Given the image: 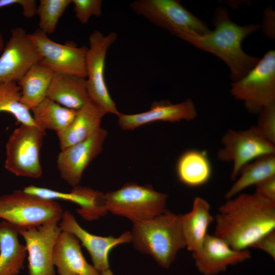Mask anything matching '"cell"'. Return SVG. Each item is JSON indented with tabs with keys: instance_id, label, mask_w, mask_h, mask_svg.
<instances>
[{
	"instance_id": "1",
	"label": "cell",
	"mask_w": 275,
	"mask_h": 275,
	"mask_svg": "<svg viewBox=\"0 0 275 275\" xmlns=\"http://www.w3.org/2000/svg\"><path fill=\"white\" fill-rule=\"evenodd\" d=\"M218 208L214 235L238 251L248 250L260 238L275 230V203L255 193L242 194Z\"/></svg>"
},
{
	"instance_id": "2",
	"label": "cell",
	"mask_w": 275,
	"mask_h": 275,
	"mask_svg": "<svg viewBox=\"0 0 275 275\" xmlns=\"http://www.w3.org/2000/svg\"><path fill=\"white\" fill-rule=\"evenodd\" d=\"M214 29L204 36L183 35L179 38L202 50L216 56L227 64L233 81L245 76L258 63L259 58L246 54L242 49L243 40L260 26L237 24L230 19L227 9L218 7L212 20Z\"/></svg>"
},
{
	"instance_id": "3",
	"label": "cell",
	"mask_w": 275,
	"mask_h": 275,
	"mask_svg": "<svg viewBox=\"0 0 275 275\" xmlns=\"http://www.w3.org/2000/svg\"><path fill=\"white\" fill-rule=\"evenodd\" d=\"M132 223L131 242L134 248L150 255L164 268H169L178 252L186 248L181 215L167 209L153 218Z\"/></svg>"
},
{
	"instance_id": "4",
	"label": "cell",
	"mask_w": 275,
	"mask_h": 275,
	"mask_svg": "<svg viewBox=\"0 0 275 275\" xmlns=\"http://www.w3.org/2000/svg\"><path fill=\"white\" fill-rule=\"evenodd\" d=\"M167 197L151 185L134 182L125 183L116 190L104 194L107 211L132 223L151 219L164 212Z\"/></svg>"
},
{
	"instance_id": "5",
	"label": "cell",
	"mask_w": 275,
	"mask_h": 275,
	"mask_svg": "<svg viewBox=\"0 0 275 275\" xmlns=\"http://www.w3.org/2000/svg\"><path fill=\"white\" fill-rule=\"evenodd\" d=\"M63 209L54 200H46L22 190L0 196V218L18 230L61 221Z\"/></svg>"
},
{
	"instance_id": "6",
	"label": "cell",
	"mask_w": 275,
	"mask_h": 275,
	"mask_svg": "<svg viewBox=\"0 0 275 275\" xmlns=\"http://www.w3.org/2000/svg\"><path fill=\"white\" fill-rule=\"evenodd\" d=\"M136 14L177 37L204 36L211 30L206 24L177 0H136L130 4Z\"/></svg>"
},
{
	"instance_id": "7",
	"label": "cell",
	"mask_w": 275,
	"mask_h": 275,
	"mask_svg": "<svg viewBox=\"0 0 275 275\" xmlns=\"http://www.w3.org/2000/svg\"><path fill=\"white\" fill-rule=\"evenodd\" d=\"M230 93L252 114L275 103V51H267L245 76L233 81Z\"/></svg>"
},
{
	"instance_id": "8",
	"label": "cell",
	"mask_w": 275,
	"mask_h": 275,
	"mask_svg": "<svg viewBox=\"0 0 275 275\" xmlns=\"http://www.w3.org/2000/svg\"><path fill=\"white\" fill-rule=\"evenodd\" d=\"M45 135V130L35 124H21L6 144L5 168L18 176L40 177V151Z\"/></svg>"
},
{
	"instance_id": "9",
	"label": "cell",
	"mask_w": 275,
	"mask_h": 275,
	"mask_svg": "<svg viewBox=\"0 0 275 275\" xmlns=\"http://www.w3.org/2000/svg\"><path fill=\"white\" fill-rule=\"evenodd\" d=\"M117 36L113 32L105 35L99 31L93 32L89 37V47L86 57V80L90 99L106 114L117 116L120 112L107 89L104 70L107 52Z\"/></svg>"
},
{
	"instance_id": "10",
	"label": "cell",
	"mask_w": 275,
	"mask_h": 275,
	"mask_svg": "<svg viewBox=\"0 0 275 275\" xmlns=\"http://www.w3.org/2000/svg\"><path fill=\"white\" fill-rule=\"evenodd\" d=\"M221 143L223 147L217 156L222 161L233 162L231 178L233 181L241 170L252 161L275 154V145L265 140L255 125L244 130H228Z\"/></svg>"
},
{
	"instance_id": "11",
	"label": "cell",
	"mask_w": 275,
	"mask_h": 275,
	"mask_svg": "<svg viewBox=\"0 0 275 275\" xmlns=\"http://www.w3.org/2000/svg\"><path fill=\"white\" fill-rule=\"evenodd\" d=\"M28 36L41 56L39 64L54 73L70 74L86 78L87 47H78L71 42L58 43L39 29L28 34Z\"/></svg>"
},
{
	"instance_id": "12",
	"label": "cell",
	"mask_w": 275,
	"mask_h": 275,
	"mask_svg": "<svg viewBox=\"0 0 275 275\" xmlns=\"http://www.w3.org/2000/svg\"><path fill=\"white\" fill-rule=\"evenodd\" d=\"M41 56L28 34L21 27L11 30V36L0 56V86L18 82Z\"/></svg>"
},
{
	"instance_id": "13",
	"label": "cell",
	"mask_w": 275,
	"mask_h": 275,
	"mask_svg": "<svg viewBox=\"0 0 275 275\" xmlns=\"http://www.w3.org/2000/svg\"><path fill=\"white\" fill-rule=\"evenodd\" d=\"M58 223L50 222L18 230L25 243L29 275H56L53 254L62 232Z\"/></svg>"
},
{
	"instance_id": "14",
	"label": "cell",
	"mask_w": 275,
	"mask_h": 275,
	"mask_svg": "<svg viewBox=\"0 0 275 275\" xmlns=\"http://www.w3.org/2000/svg\"><path fill=\"white\" fill-rule=\"evenodd\" d=\"M107 134L100 127L86 140L61 150L57 164L62 179L72 187L78 185L84 171L101 152Z\"/></svg>"
},
{
	"instance_id": "15",
	"label": "cell",
	"mask_w": 275,
	"mask_h": 275,
	"mask_svg": "<svg viewBox=\"0 0 275 275\" xmlns=\"http://www.w3.org/2000/svg\"><path fill=\"white\" fill-rule=\"evenodd\" d=\"M59 226L62 231L74 235L88 251L93 266L99 272L109 268L108 256L116 246L131 242V232H125L118 237H103L90 233L77 223L69 211H64Z\"/></svg>"
},
{
	"instance_id": "16",
	"label": "cell",
	"mask_w": 275,
	"mask_h": 275,
	"mask_svg": "<svg viewBox=\"0 0 275 275\" xmlns=\"http://www.w3.org/2000/svg\"><path fill=\"white\" fill-rule=\"evenodd\" d=\"M192 254L196 267L203 275H216L225 271L229 266L251 257L249 250H234L222 238L209 234L200 250Z\"/></svg>"
},
{
	"instance_id": "17",
	"label": "cell",
	"mask_w": 275,
	"mask_h": 275,
	"mask_svg": "<svg viewBox=\"0 0 275 275\" xmlns=\"http://www.w3.org/2000/svg\"><path fill=\"white\" fill-rule=\"evenodd\" d=\"M197 116L196 106L191 99L173 104L169 101H154L145 112L117 115L118 123L123 130H133L148 123L156 121L179 122L194 120Z\"/></svg>"
},
{
	"instance_id": "18",
	"label": "cell",
	"mask_w": 275,
	"mask_h": 275,
	"mask_svg": "<svg viewBox=\"0 0 275 275\" xmlns=\"http://www.w3.org/2000/svg\"><path fill=\"white\" fill-rule=\"evenodd\" d=\"M24 192L42 199L63 200L75 203L79 206L77 213L85 220L92 221L104 216L107 210L104 194L90 187L79 185L73 187L69 193L30 185L24 187Z\"/></svg>"
},
{
	"instance_id": "19",
	"label": "cell",
	"mask_w": 275,
	"mask_h": 275,
	"mask_svg": "<svg viewBox=\"0 0 275 275\" xmlns=\"http://www.w3.org/2000/svg\"><path fill=\"white\" fill-rule=\"evenodd\" d=\"M53 263L59 275H100L86 261L78 239L64 231L60 234L54 246Z\"/></svg>"
},
{
	"instance_id": "20",
	"label": "cell",
	"mask_w": 275,
	"mask_h": 275,
	"mask_svg": "<svg viewBox=\"0 0 275 275\" xmlns=\"http://www.w3.org/2000/svg\"><path fill=\"white\" fill-rule=\"evenodd\" d=\"M46 97L66 108L78 111L90 100L86 78L54 73Z\"/></svg>"
},
{
	"instance_id": "21",
	"label": "cell",
	"mask_w": 275,
	"mask_h": 275,
	"mask_svg": "<svg viewBox=\"0 0 275 275\" xmlns=\"http://www.w3.org/2000/svg\"><path fill=\"white\" fill-rule=\"evenodd\" d=\"M105 112L91 99L77 111L71 123L57 133L61 150L82 142L101 127Z\"/></svg>"
},
{
	"instance_id": "22",
	"label": "cell",
	"mask_w": 275,
	"mask_h": 275,
	"mask_svg": "<svg viewBox=\"0 0 275 275\" xmlns=\"http://www.w3.org/2000/svg\"><path fill=\"white\" fill-rule=\"evenodd\" d=\"M214 218L210 212V205L205 199L197 197L191 210L181 215V224L186 248L192 253L200 250Z\"/></svg>"
},
{
	"instance_id": "23",
	"label": "cell",
	"mask_w": 275,
	"mask_h": 275,
	"mask_svg": "<svg viewBox=\"0 0 275 275\" xmlns=\"http://www.w3.org/2000/svg\"><path fill=\"white\" fill-rule=\"evenodd\" d=\"M18 230L0 222V275H18L24 267L26 250L18 239Z\"/></svg>"
},
{
	"instance_id": "24",
	"label": "cell",
	"mask_w": 275,
	"mask_h": 275,
	"mask_svg": "<svg viewBox=\"0 0 275 275\" xmlns=\"http://www.w3.org/2000/svg\"><path fill=\"white\" fill-rule=\"evenodd\" d=\"M179 180L186 186L197 187L207 183L210 179L212 169L205 151L190 149L183 153L176 167Z\"/></svg>"
},
{
	"instance_id": "25",
	"label": "cell",
	"mask_w": 275,
	"mask_h": 275,
	"mask_svg": "<svg viewBox=\"0 0 275 275\" xmlns=\"http://www.w3.org/2000/svg\"><path fill=\"white\" fill-rule=\"evenodd\" d=\"M53 74L40 64L32 67L17 82L20 88L21 103L31 110L45 99Z\"/></svg>"
},
{
	"instance_id": "26",
	"label": "cell",
	"mask_w": 275,
	"mask_h": 275,
	"mask_svg": "<svg viewBox=\"0 0 275 275\" xmlns=\"http://www.w3.org/2000/svg\"><path fill=\"white\" fill-rule=\"evenodd\" d=\"M35 125L57 133L66 128L74 119L77 111L61 105L46 98L31 109Z\"/></svg>"
},
{
	"instance_id": "27",
	"label": "cell",
	"mask_w": 275,
	"mask_h": 275,
	"mask_svg": "<svg viewBox=\"0 0 275 275\" xmlns=\"http://www.w3.org/2000/svg\"><path fill=\"white\" fill-rule=\"evenodd\" d=\"M240 177L225 194L227 199L233 198L240 191L270 177L275 176V156L260 157L245 165L240 171Z\"/></svg>"
},
{
	"instance_id": "28",
	"label": "cell",
	"mask_w": 275,
	"mask_h": 275,
	"mask_svg": "<svg viewBox=\"0 0 275 275\" xmlns=\"http://www.w3.org/2000/svg\"><path fill=\"white\" fill-rule=\"evenodd\" d=\"M20 88L12 81L0 86V112L12 115L21 124L35 125L30 110L20 102Z\"/></svg>"
},
{
	"instance_id": "29",
	"label": "cell",
	"mask_w": 275,
	"mask_h": 275,
	"mask_svg": "<svg viewBox=\"0 0 275 275\" xmlns=\"http://www.w3.org/2000/svg\"><path fill=\"white\" fill-rule=\"evenodd\" d=\"M72 0H40L37 14L39 17V29L44 33L52 34L60 18Z\"/></svg>"
},
{
	"instance_id": "30",
	"label": "cell",
	"mask_w": 275,
	"mask_h": 275,
	"mask_svg": "<svg viewBox=\"0 0 275 275\" xmlns=\"http://www.w3.org/2000/svg\"><path fill=\"white\" fill-rule=\"evenodd\" d=\"M258 114L256 128L265 140L275 145V103L264 107Z\"/></svg>"
},
{
	"instance_id": "31",
	"label": "cell",
	"mask_w": 275,
	"mask_h": 275,
	"mask_svg": "<svg viewBox=\"0 0 275 275\" xmlns=\"http://www.w3.org/2000/svg\"><path fill=\"white\" fill-rule=\"evenodd\" d=\"M72 3L75 16L81 23H87L92 15L99 17L102 14L101 0H72Z\"/></svg>"
},
{
	"instance_id": "32",
	"label": "cell",
	"mask_w": 275,
	"mask_h": 275,
	"mask_svg": "<svg viewBox=\"0 0 275 275\" xmlns=\"http://www.w3.org/2000/svg\"><path fill=\"white\" fill-rule=\"evenodd\" d=\"M255 193L260 198L275 203V176L264 179L255 185Z\"/></svg>"
},
{
	"instance_id": "33",
	"label": "cell",
	"mask_w": 275,
	"mask_h": 275,
	"mask_svg": "<svg viewBox=\"0 0 275 275\" xmlns=\"http://www.w3.org/2000/svg\"><path fill=\"white\" fill-rule=\"evenodd\" d=\"M13 5H20L22 14L26 18H31L37 14V2L34 0H0V8Z\"/></svg>"
},
{
	"instance_id": "34",
	"label": "cell",
	"mask_w": 275,
	"mask_h": 275,
	"mask_svg": "<svg viewBox=\"0 0 275 275\" xmlns=\"http://www.w3.org/2000/svg\"><path fill=\"white\" fill-rule=\"evenodd\" d=\"M251 248L259 249L266 253L275 260V230L260 238Z\"/></svg>"
},
{
	"instance_id": "35",
	"label": "cell",
	"mask_w": 275,
	"mask_h": 275,
	"mask_svg": "<svg viewBox=\"0 0 275 275\" xmlns=\"http://www.w3.org/2000/svg\"><path fill=\"white\" fill-rule=\"evenodd\" d=\"M274 12L272 10H266L264 14V21H263V30L268 37H270L269 28V26L274 28Z\"/></svg>"
},
{
	"instance_id": "36",
	"label": "cell",
	"mask_w": 275,
	"mask_h": 275,
	"mask_svg": "<svg viewBox=\"0 0 275 275\" xmlns=\"http://www.w3.org/2000/svg\"><path fill=\"white\" fill-rule=\"evenodd\" d=\"M5 46L4 38L2 34L0 32V54L2 53Z\"/></svg>"
},
{
	"instance_id": "37",
	"label": "cell",
	"mask_w": 275,
	"mask_h": 275,
	"mask_svg": "<svg viewBox=\"0 0 275 275\" xmlns=\"http://www.w3.org/2000/svg\"><path fill=\"white\" fill-rule=\"evenodd\" d=\"M100 274V275H114L109 268L102 271Z\"/></svg>"
}]
</instances>
